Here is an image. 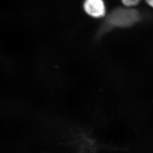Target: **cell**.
Here are the masks:
<instances>
[{"instance_id":"277c9868","label":"cell","mask_w":153,"mask_h":153,"mask_svg":"<svg viewBox=\"0 0 153 153\" xmlns=\"http://www.w3.org/2000/svg\"><path fill=\"white\" fill-rule=\"evenodd\" d=\"M146 1L148 5L153 7V0H146Z\"/></svg>"},{"instance_id":"6da1fadb","label":"cell","mask_w":153,"mask_h":153,"mask_svg":"<svg viewBox=\"0 0 153 153\" xmlns=\"http://www.w3.org/2000/svg\"><path fill=\"white\" fill-rule=\"evenodd\" d=\"M139 15L136 10L119 9L111 14L110 22L117 26H128L137 22Z\"/></svg>"},{"instance_id":"3957f363","label":"cell","mask_w":153,"mask_h":153,"mask_svg":"<svg viewBox=\"0 0 153 153\" xmlns=\"http://www.w3.org/2000/svg\"><path fill=\"white\" fill-rule=\"evenodd\" d=\"M141 0H122L123 4L126 7H134L139 4Z\"/></svg>"},{"instance_id":"7a4b0ae2","label":"cell","mask_w":153,"mask_h":153,"mask_svg":"<svg viewBox=\"0 0 153 153\" xmlns=\"http://www.w3.org/2000/svg\"><path fill=\"white\" fill-rule=\"evenodd\" d=\"M84 8L88 15L95 18L103 17L106 13V7L103 0H85Z\"/></svg>"}]
</instances>
